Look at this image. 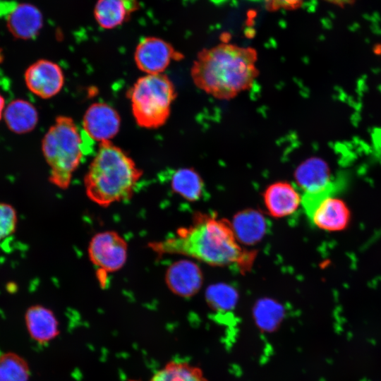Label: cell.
<instances>
[{
    "instance_id": "27",
    "label": "cell",
    "mask_w": 381,
    "mask_h": 381,
    "mask_svg": "<svg viewBox=\"0 0 381 381\" xmlns=\"http://www.w3.org/2000/svg\"><path fill=\"white\" fill-rule=\"evenodd\" d=\"M5 107V99L4 97L0 95V120L1 119V117L4 114Z\"/></svg>"
},
{
    "instance_id": "24",
    "label": "cell",
    "mask_w": 381,
    "mask_h": 381,
    "mask_svg": "<svg viewBox=\"0 0 381 381\" xmlns=\"http://www.w3.org/2000/svg\"><path fill=\"white\" fill-rule=\"evenodd\" d=\"M304 0H264L265 6L270 11L279 9L294 10L301 6ZM339 6L349 4V0H325Z\"/></svg>"
},
{
    "instance_id": "12",
    "label": "cell",
    "mask_w": 381,
    "mask_h": 381,
    "mask_svg": "<svg viewBox=\"0 0 381 381\" xmlns=\"http://www.w3.org/2000/svg\"><path fill=\"white\" fill-rule=\"evenodd\" d=\"M43 25L40 11L34 5L23 3L16 6L8 13L7 27L13 37L21 40L35 38Z\"/></svg>"
},
{
    "instance_id": "17",
    "label": "cell",
    "mask_w": 381,
    "mask_h": 381,
    "mask_svg": "<svg viewBox=\"0 0 381 381\" xmlns=\"http://www.w3.org/2000/svg\"><path fill=\"white\" fill-rule=\"evenodd\" d=\"M297 185L303 192L323 188L332 182L327 164L320 159L310 158L302 162L295 171Z\"/></svg>"
},
{
    "instance_id": "21",
    "label": "cell",
    "mask_w": 381,
    "mask_h": 381,
    "mask_svg": "<svg viewBox=\"0 0 381 381\" xmlns=\"http://www.w3.org/2000/svg\"><path fill=\"white\" fill-rule=\"evenodd\" d=\"M30 368L19 355L8 352L0 356V381H28Z\"/></svg>"
},
{
    "instance_id": "1",
    "label": "cell",
    "mask_w": 381,
    "mask_h": 381,
    "mask_svg": "<svg viewBox=\"0 0 381 381\" xmlns=\"http://www.w3.org/2000/svg\"><path fill=\"white\" fill-rule=\"evenodd\" d=\"M236 240L231 225L224 219L199 214L192 225L179 229L164 240L149 242L147 247L157 256L182 255L212 265L249 268L255 253L243 250Z\"/></svg>"
},
{
    "instance_id": "23",
    "label": "cell",
    "mask_w": 381,
    "mask_h": 381,
    "mask_svg": "<svg viewBox=\"0 0 381 381\" xmlns=\"http://www.w3.org/2000/svg\"><path fill=\"white\" fill-rule=\"evenodd\" d=\"M17 224L15 208L8 203L0 202V242L14 233Z\"/></svg>"
},
{
    "instance_id": "18",
    "label": "cell",
    "mask_w": 381,
    "mask_h": 381,
    "mask_svg": "<svg viewBox=\"0 0 381 381\" xmlns=\"http://www.w3.org/2000/svg\"><path fill=\"white\" fill-rule=\"evenodd\" d=\"M174 192L188 201L199 200L205 193V185L200 174L193 168H181L170 179Z\"/></svg>"
},
{
    "instance_id": "9",
    "label": "cell",
    "mask_w": 381,
    "mask_h": 381,
    "mask_svg": "<svg viewBox=\"0 0 381 381\" xmlns=\"http://www.w3.org/2000/svg\"><path fill=\"white\" fill-rule=\"evenodd\" d=\"M24 78L28 88L43 99L57 95L64 83V75L61 67L47 59H40L32 64L26 69Z\"/></svg>"
},
{
    "instance_id": "20",
    "label": "cell",
    "mask_w": 381,
    "mask_h": 381,
    "mask_svg": "<svg viewBox=\"0 0 381 381\" xmlns=\"http://www.w3.org/2000/svg\"><path fill=\"white\" fill-rule=\"evenodd\" d=\"M150 381H207L202 370L185 361H171Z\"/></svg>"
},
{
    "instance_id": "8",
    "label": "cell",
    "mask_w": 381,
    "mask_h": 381,
    "mask_svg": "<svg viewBox=\"0 0 381 381\" xmlns=\"http://www.w3.org/2000/svg\"><path fill=\"white\" fill-rule=\"evenodd\" d=\"M182 57L170 43L157 37L143 38L134 53L137 67L147 74L162 73L173 60Z\"/></svg>"
},
{
    "instance_id": "25",
    "label": "cell",
    "mask_w": 381,
    "mask_h": 381,
    "mask_svg": "<svg viewBox=\"0 0 381 381\" xmlns=\"http://www.w3.org/2000/svg\"><path fill=\"white\" fill-rule=\"evenodd\" d=\"M281 308L279 306L271 301H262L260 302L256 308V313L258 320L266 323L275 321L274 319L280 315Z\"/></svg>"
},
{
    "instance_id": "6",
    "label": "cell",
    "mask_w": 381,
    "mask_h": 381,
    "mask_svg": "<svg viewBox=\"0 0 381 381\" xmlns=\"http://www.w3.org/2000/svg\"><path fill=\"white\" fill-rule=\"evenodd\" d=\"M341 179H334L326 186L303 192L301 205L309 222L315 227L327 231L343 229L349 218L344 202L338 198L342 188Z\"/></svg>"
},
{
    "instance_id": "13",
    "label": "cell",
    "mask_w": 381,
    "mask_h": 381,
    "mask_svg": "<svg viewBox=\"0 0 381 381\" xmlns=\"http://www.w3.org/2000/svg\"><path fill=\"white\" fill-rule=\"evenodd\" d=\"M263 199L268 212L274 217H284L294 213L301 202L298 191L286 181L270 185L264 192Z\"/></svg>"
},
{
    "instance_id": "2",
    "label": "cell",
    "mask_w": 381,
    "mask_h": 381,
    "mask_svg": "<svg viewBox=\"0 0 381 381\" xmlns=\"http://www.w3.org/2000/svg\"><path fill=\"white\" fill-rule=\"evenodd\" d=\"M255 49L221 43L204 49L191 67L195 85L217 99H230L251 87L258 76Z\"/></svg>"
},
{
    "instance_id": "19",
    "label": "cell",
    "mask_w": 381,
    "mask_h": 381,
    "mask_svg": "<svg viewBox=\"0 0 381 381\" xmlns=\"http://www.w3.org/2000/svg\"><path fill=\"white\" fill-rule=\"evenodd\" d=\"M130 13L123 0H98L94 8L97 23L104 29L121 25Z\"/></svg>"
},
{
    "instance_id": "3",
    "label": "cell",
    "mask_w": 381,
    "mask_h": 381,
    "mask_svg": "<svg viewBox=\"0 0 381 381\" xmlns=\"http://www.w3.org/2000/svg\"><path fill=\"white\" fill-rule=\"evenodd\" d=\"M143 171L121 148L101 142L84 178L87 198L106 207L132 198Z\"/></svg>"
},
{
    "instance_id": "22",
    "label": "cell",
    "mask_w": 381,
    "mask_h": 381,
    "mask_svg": "<svg viewBox=\"0 0 381 381\" xmlns=\"http://www.w3.org/2000/svg\"><path fill=\"white\" fill-rule=\"evenodd\" d=\"M237 293L234 288L226 284L210 286L206 293L209 303L217 309L228 310L233 308L237 300Z\"/></svg>"
},
{
    "instance_id": "5",
    "label": "cell",
    "mask_w": 381,
    "mask_h": 381,
    "mask_svg": "<svg viewBox=\"0 0 381 381\" xmlns=\"http://www.w3.org/2000/svg\"><path fill=\"white\" fill-rule=\"evenodd\" d=\"M176 95L173 83L162 73L140 77L127 92L137 124L149 129L166 123Z\"/></svg>"
},
{
    "instance_id": "11",
    "label": "cell",
    "mask_w": 381,
    "mask_h": 381,
    "mask_svg": "<svg viewBox=\"0 0 381 381\" xmlns=\"http://www.w3.org/2000/svg\"><path fill=\"white\" fill-rule=\"evenodd\" d=\"M165 282L174 294L190 297L195 294L202 285V275L194 262L181 260L172 263L167 270Z\"/></svg>"
},
{
    "instance_id": "7",
    "label": "cell",
    "mask_w": 381,
    "mask_h": 381,
    "mask_svg": "<svg viewBox=\"0 0 381 381\" xmlns=\"http://www.w3.org/2000/svg\"><path fill=\"white\" fill-rule=\"evenodd\" d=\"M88 256L103 279L109 273L121 270L128 258V243L115 231H104L95 234L87 248Z\"/></svg>"
},
{
    "instance_id": "4",
    "label": "cell",
    "mask_w": 381,
    "mask_h": 381,
    "mask_svg": "<svg viewBox=\"0 0 381 381\" xmlns=\"http://www.w3.org/2000/svg\"><path fill=\"white\" fill-rule=\"evenodd\" d=\"M83 138L73 120L65 116L56 117L42 138V153L50 167L49 179L61 189L68 188L81 162L85 150Z\"/></svg>"
},
{
    "instance_id": "15",
    "label": "cell",
    "mask_w": 381,
    "mask_h": 381,
    "mask_svg": "<svg viewBox=\"0 0 381 381\" xmlns=\"http://www.w3.org/2000/svg\"><path fill=\"white\" fill-rule=\"evenodd\" d=\"M3 117L8 128L17 134L32 131L38 122L36 108L32 103L23 99L11 101L5 107Z\"/></svg>"
},
{
    "instance_id": "26",
    "label": "cell",
    "mask_w": 381,
    "mask_h": 381,
    "mask_svg": "<svg viewBox=\"0 0 381 381\" xmlns=\"http://www.w3.org/2000/svg\"><path fill=\"white\" fill-rule=\"evenodd\" d=\"M130 12H133L138 8L137 0H123Z\"/></svg>"
},
{
    "instance_id": "10",
    "label": "cell",
    "mask_w": 381,
    "mask_h": 381,
    "mask_svg": "<svg viewBox=\"0 0 381 381\" xmlns=\"http://www.w3.org/2000/svg\"><path fill=\"white\" fill-rule=\"evenodd\" d=\"M121 118L119 113L106 103L97 102L85 111L83 126L86 135L95 140H110L119 132Z\"/></svg>"
},
{
    "instance_id": "16",
    "label": "cell",
    "mask_w": 381,
    "mask_h": 381,
    "mask_svg": "<svg viewBox=\"0 0 381 381\" xmlns=\"http://www.w3.org/2000/svg\"><path fill=\"white\" fill-rule=\"evenodd\" d=\"M231 226L236 239L250 245L264 236L267 229V222L261 212L246 210L235 215Z\"/></svg>"
},
{
    "instance_id": "14",
    "label": "cell",
    "mask_w": 381,
    "mask_h": 381,
    "mask_svg": "<svg viewBox=\"0 0 381 381\" xmlns=\"http://www.w3.org/2000/svg\"><path fill=\"white\" fill-rule=\"evenodd\" d=\"M25 320L30 337L41 344L51 341L59 334V322L54 313L42 305L30 307Z\"/></svg>"
}]
</instances>
